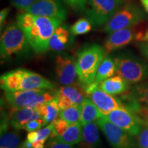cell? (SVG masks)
<instances>
[{
  "label": "cell",
  "mask_w": 148,
  "mask_h": 148,
  "mask_svg": "<svg viewBox=\"0 0 148 148\" xmlns=\"http://www.w3.org/2000/svg\"><path fill=\"white\" fill-rule=\"evenodd\" d=\"M62 21L24 12L18 14L16 23L22 29L35 53H45L49 49V40Z\"/></svg>",
  "instance_id": "1"
},
{
  "label": "cell",
  "mask_w": 148,
  "mask_h": 148,
  "mask_svg": "<svg viewBox=\"0 0 148 148\" xmlns=\"http://www.w3.org/2000/svg\"><path fill=\"white\" fill-rule=\"evenodd\" d=\"M105 56L104 48L97 44L86 46L77 53V79L84 89L94 82L98 67Z\"/></svg>",
  "instance_id": "2"
},
{
  "label": "cell",
  "mask_w": 148,
  "mask_h": 148,
  "mask_svg": "<svg viewBox=\"0 0 148 148\" xmlns=\"http://www.w3.org/2000/svg\"><path fill=\"white\" fill-rule=\"evenodd\" d=\"M30 45L17 23H12L4 29L1 36L0 53L1 61L29 55Z\"/></svg>",
  "instance_id": "3"
},
{
  "label": "cell",
  "mask_w": 148,
  "mask_h": 148,
  "mask_svg": "<svg viewBox=\"0 0 148 148\" xmlns=\"http://www.w3.org/2000/svg\"><path fill=\"white\" fill-rule=\"evenodd\" d=\"M116 72L130 84H136L148 77V65L143 61L130 55L121 54L115 57Z\"/></svg>",
  "instance_id": "4"
},
{
  "label": "cell",
  "mask_w": 148,
  "mask_h": 148,
  "mask_svg": "<svg viewBox=\"0 0 148 148\" xmlns=\"http://www.w3.org/2000/svg\"><path fill=\"white\" fill-rule=\"evenodd\" d=\"M121 0H88L86 18L94 27L106 25L118 11Z\"/></svg>",
  "instance_id": "5"
},
{
  "label": "cell",
  "mask_w": 148,
  "mask_h": 148,
  "mask_svg": "<svg viewBox=\"0 0 148 148\" xmlns=\"http://www.w3.org/2000/svg\"><path fill=\"white\" fill-rule=\"evenodd\" d=\"M97 123L112 148H139L130 134L111 123L103 115L97 120Z\"/></svg>",
  "instance_id": "6"
},
{
  "label": "cell",
  "mask_w": 148,
  "mask_h": 148,
  "mask_svg": "<svg viewBox=\"0 0 148 148\" xmlns=\"http://www.w3.org/2000/svg\"><path fill=\"white\" fill-rule=\"evenodd\" d=\"M103 116L109 121L123 130L132 136H136L142 125L146 124L145 120L124 107L115 109Z\"/></svg>",
  "instance_id": "7"
},
{
  "label": "cell",
  "mask_w": 148,
  "mask_h": 148,
  "mask_svg": "<svg viewBox=\"0 0 148 148\" xmlns=\"http://www.w3.org/2000/svg\"><path fill=\"white\" fill-rule=\"evenodd\" d=\"M143 18L141 12L134 5H127L114 14L111 19L105 25L103 31L108 34L134 26Z\"/></svg>",
  "instance_id": "8"
},
{
  "label": "cell",
  "mask_w": 148,
  "mask_h": 148,
  "mask_svg": "<svg viewBox=\"0 0 148 148\" xmlns=\"http://www.w3.org/2000/svg\"><path fill=\"white\" fill-rule=\"evenodd\" d=\"M85 90L86 95L95 103L103 115H106L115 109L123 107L120 99L104 92L99 87V85L94 82L88 86Z\"/></svg>",
  "instance_id": "9"
},
{
  "label": "cell",
  "mask_w": 148,
  "mask_h": 148,
  "mask_svg": "<svg viewBox=\"0 0 148 148\" xmlns=\"http://www.w3.org/2000/svg\"><path fill=\"white\" fill-rule=\"evenodd\" d=\"M134 26L120 29L110 34L106 40L103 47L106 56L111 51L125 47L130 43L133 40H142L145 33L141 31H137Z\"/></svg>",
  "instance_id": "10"
},
{
  "label": "cell",
  "mask_w": 148,
  "mask_h": 148,
  "mask_svg": "<svg viewBox=\"0 0 148 148\" xmlns=\"http://www.w3.org/2000/svg\"><path fill=\"white\" fill-rule=\"evenodd\" d=\"M55 71L59 83L62 86L71 85L77 76L76 61L66 53H61L56 58Z\"/></svg>",
  "instance_id": "11"
},
{
  "label": "cell",
  "mask_w": 148,
  "mask_h": 148,
  "mask_svg": "<svg viewBox=\"0 0 148 148\" xmlns=\"http://www.w3.org/2000/svg\"><path fill=\"white\" fill-rule=\"evenodd\" d=\"M24 11L37 16L58 18L61 21L66 18V10L61 0H38Z\"/></svg>",
  "instance_id": "12"
},
{
  "label": "cell",
  "mask_w": 148,
  "mask_h": 148,
  "mask_svg": "<svg viewBox=\"0 0 148 148\" xmlns=\"http://www.w3.org/2000/svg\"><path fill=\"white\" fill-rule=\"evenodd\" d=\"M42 90H19L5 92V99L12 110L29 107Z\"/></svg>",
  "instance_id": "13"
},
{
  "label": "cell",
  "mask_w": 148,
  "mask_h": 148,
  "mask_svg": "<svg viewBox=\"0 0 148 148\" xmlns=\"http://www.w3.org/2000/svg\"><path fill=\"white\" fill-rule=\"evenodd\" d=\"M41 118L39 112L34 108H22L14 109L10 112L8 116L9 123L12 128L16 130L24 129V127L29 121Z\"/></svg>",
  "instance_id": "14"
},
{
  "label": "cell",
  "mask_w": 148,
  "mask_h": 148,
  "mask_svg": "<svg viewBox=\"0 0 148 148\" xmlns=\"http://www.w3.org/2000/svg\"><path fill=\"white\" fill-rule=\"evenodd\" d=\"M73 36L66 25H59L49 40V49L56 51L69 49L74 43Z\"/></svg>",
  "instance_id": "15"
},
{
  "label": "cell",
  "mask_w": 148,
  "mask_h": 148,
  "mask_svg": "<svg viewBox=\"0 0 148 148\" xmlns=\"http://www.w3.org/2000/svg\"><path fill=\"white\" fill-rule=\"evenodd\" d=\"M55 85L51 81L39 74L26 70L19 90H51Z\"/></svg>",
  "instance_id": "16"
},
{
  "label": "cell",
  "mask_w": 148,
  "mask_h": 148,
  "mask_svg": "<svg viewBox=\"0 0 148 148\" xmlns=\"http://www.w3.org/2000/svg\"><path fill=\"white\" fill-rule=\"evenodd\" d=\"M26 70L25 69H18L1 75L0 79V86L1 89L5 92L19 90Z\"/></svg>",
  "instance_id": "17"
},
{
  "label": "cell",
  "mask_w": 148,
  "mask_h": 148,
  "mask_svg": "<svg viewBox=\"0 0 148 148\" xmlns=\"http://www.w3.org/2000/svg\"><path fill=\"white\" fill-rule=\"evenodd\" d=\"M99 125L97 121H92L84 125L83 127V138L78 143L79 148H97L101 145Z\"/></svg>",
  "instance_id": "18"
},
{
  "label": "cell",
  "mask_w": 148,
  "mask_h": 148,
  "mask_svg": "<svg viewBox=\"0 0 148 148\" xmlns=\"http://www.w3.org/2000/svg\"><path fill=\"white\" fill-rule=\"evenodd\" d=\"M99 87L110 95H116L128 91L130 83L119 75H116L103 80L99 84Z\"/></svg>",
  "instance_id": "19"
},
{
  "label": "cell",
  "mask_w": 148,
  "mask_h": 148,
  "mask_svg": "<svg viewBox=\"0 0 148 148\" xmlns=\"http://www.w3.org/2000/svg\"><path fill=\"white\" fill-rule=\"evenodd\" d=\"M103 114L91 99L86 97L81 103L80 123L83 126L90 122L97 121Z\"/></svg>",
  "instance_id": "20"
},
{
  "label": "cell",
  "mask_w": 148,
  "mask_h": 148,
  "mask_svg": "<svg viewBox=\"0 0 148 148\" xmlns=\"http://www.w3.org/2000/svg\"><path fill=\"white\" fill-rule=\"evenodd\" d=\"M57 91L69 98L73 105L81 104L87 96L84 88L79 83L62 86Z\"/></svg>",
  "instance_id": "21"
},
{
  "label": "cell",
  "mask_w": 148,
  "mask_h": 148,
  "mask_svg": "<svg viewBox=\"0 0 148 148\" xmlns=\"http://www.w3.org/2000/svg\"><path fill=\"white\" fill-rule=\"evenodd\" d=\"M80 123L69 124L68 128L62 135L57 136L53 139L73 145L82 141L83 138V128Z\"/></svg>",
  "instance_id": "22"
},
{
  "label": "cell",
  "mask_w": 148,
  "mask_h": 148,
  "mask_svg": "<svg viewBox=\"0 0 148 148\" xmlns=\"http://www.w3.org/2000/svg\"><path fill=\"white\" fill-rule=\"evenodd\" d=\"M116 72L114 59L110 56H106L98 67L94 83L99 85L105 79L112 77Z\"/></svg>",
  "instance_id": "23"
},
{
  "label": "cell",
  "mask_w": 148,
  "mask_h": 148,
  "mask_svg": "<svg viewBox=\"0 0 148 148\" xmlns=\"http://www.w3.org/2000/svg\"><path fill=\"white\" fill-rule=\"evenodd\" d=\"M34 109L39 112L40 116L45 122V125L54 121L59 114V111H60L56 97L52 100L37 106Z\"/></svg>",
  "instance_id": "24"
},
{
  "label": "cell",
  "mask_w": 148,
  "mask_h": 148,
  "mask_svg": "<svg viewBox=\"0 0 148 148\" xmlns=\"http://www.w3.org/2000/svg\"><path fill=\"white\" fill-rule=\"evenodd\" d=\"M124 93L125 97L136 101L140 105L148 108V82L136 85L130 91Z\"/></svg>",
  "instance_id": "25"
},
{
  "label": "cell",
  "mask_w": 148,
  "mask_h": 148,
  "mask_svg": "<svg viewBox=\"0 0 148 148\" xmlns=\"http://www.w3.org/2000/svg\"><path fill=\"white\" fill-rule=\"evenodd\" d=\"M80 116L81 104L73 105L59 112V117L64 119L69 124L80 123Z\"/></svg>",
  "instance_id": "26"
},
{
  "label": "cell",
  "mask_w": 148,
  "mask_h": 148,
  "mask_svg": "<svg viewBox=\"0 0 148 148\" xmlns=\"http://www.w3.org/2000/svg\"><path fill=\"white\" fill-rule=\"evenodd\" d=\"M20 136L16 132H8V130L1 133L0 148H20Z\"/></svg>",
  "instance_id": "27"
},
{
  "label": "cell",
  "mask_w": 148,
  "mask_h": 148,
  "mask_svg": "<svg viewBox=\"0 0 148 148\" xmlns=\"http://www.w3.org/2000/svg\"><path fill=\"white\" fill-rule=\"evenodd\" d=\"M92 23L87 18H79L70 27V31L74 36L85 34L92 29Z\"/></svg>",
  "instance_id": "28"
},
{
  "label": "cell",
  "mask_w": 148,
  "mask_h": 148,
  "mask_svg": "<svg viewBox=\"0 0 148 148\" xmlns=\"http://www.w3.org/2000/svg\"><path fill=\"white\" fill-rule=\"evenodd\" d=\"M136 143L139 148H148V124L142 125L136 135Z\"/></svg>",
  "instance_id": "29"
},
{
  "label": "cell",
  "mask_w": 148,
  "mask_h": 148,
  "mask_svg": "<svg viewBox=\"0 0 148 148\" xmlns=\"http://www.w3.org/2000/svg\"><path fill=\"white\" fill-rule=\"evenodd\" d=\"M53 123V130L57 136L62 135L63 133L68 128L69 124L64 119L61 118H58L56 119L54 121L52 122Z\"/></svg>",
  "instance_id": "30"
},
{
  "label": "cell",
  "mask_w": 148,
  "mask_h": 148,
  "mask_svg": "<svg viewBox=\"0 0 148 148\" xmlns=\"http://www.w3.org/2000/svg\"><path fill=\"white\" fill-rule=\"evenodd\" d=\"M44 125H45V124L43 119L42 118H38V119H34L32 121H29L28 123L25 125L23 130H25L27 132H34V131L39 130Z\"/></svg>",
  "instance_id": "31"
},
{
  "label": "cell",
  "mask_w": 148,
  "mask_h": 148,
  "mask_svg": "<svg viewBox=\"0 0 148 148\" xmlns=\"http://www.w3.org/2000/svg\"><path fill=\"white\" fill-rule=\"evenodd\" d=\"M54 94L55 97L56 99L57 102H58V106L59 108H60V110L69 108V107L73 105V103L69 100V98L66 97V96L62 95V94L59 93L57 90L54 91Z\"/></svg>",
  "instance_id": "32"
},
{
  "label": "cell",
  "mask_w": 148,
  "mask_h": 148,
  "mask_svg": "<svg viewBox=\"0 0 148 148\" xmlns=\"http://www.w3.org/2000/svg\"><path fill=\"white\" fill-rule=\"evenodd\" d=\"M53 130V123L51 122V123L48 124L47 126L40 129L39 130L37 131L38 132V140H47L48 138H49V136L51 134Z\"/></svg>",
  "instance_id": "33"
},
{
  "label": "cell",
  "mask_w": 148,
  "mask_h": 148,
  "mask_svg": "<svg viewBox=\"0 0 148 148\" xmlns=\"http://www.w3.org/2000/svg\"><path fill=\"white\" fill-rule=\"evenodd\" d=\"M37 1L38 0H11V2L14 7L24 10Z\"/></svg>",
  "instance_id": "34"
},
{
  "label": "cell",
  "mask_w": 148,
  "mask_h": 148,
  "mask_svg": "<svg viewBox=\"0 0 148 148\" xmlns=\"http://www.w3.org/2000/svg\"><path fill=\"white\" fill-rule=\"evenodd\" d=\"M87 1L88 0H67L66 2L73 10L81 11L85 8Z\"/></svg>",
  "instance_id": "35"
},
{
  "label": "cell",
  "mask_w": 148,
  "mask_h": 148,
  "mask_svg": "<svg viewBox=\"0 0 148 148\" xmlns=\"http://www.w3.org/2000/svg\"><path fill=\"white\" fill-rule=\"evenodd\" d=\"M45 148H75L71 145L66 144L63 142L59 141L58 140L51 139L49 140Z\"/></svg>",
  "instance_id": "36"
},
{
  "label": "cell",
  "mask_w": 148,
  "mask_h": 148,
  "mask_svg": "<svg viewBox=\"0 0 148 148\" xmlns=\"http://www.w3.org/2000/svg\"><path fill=\"white\" fill-rule=\"evenodd\" d=\"M10 10V8H5L3 10H1V12H0V23H1V27L2 26V24L4 22L5 18L8 16Z\"/></svg>",
  "instance_id": "37"
},
{
  "label": "cell",
  "mask_w": 148,
  "mask_h": 148,
  "mask_svg": "<svg viewBox=\"0 0 148 148\" xmlns=\"http://www.w3.org/2000/svg\"><path fill=\"white\" fill-rule=\"evenodd\" d=\"M27 139L31 143H34V142L38 140V132H37V131L28 132L27 135Z\"/></svg>",
  "instance_id": "38"
},
{
  "label": "cell",
  "mask_w": 148,
  "mask_h": 148,
  "mask_svg": "<svg viewBox=\"0 0 148 148\" xmlns=\"http://www.w3.org/2000/svg\"><path fill=\"white\" fill-rule=\"evenodd\" d=\"M139 45H140V50H141L142 53L145 55V56L148 60V42H145V43H142Z\"/></svg>",
  "instance_id": "39"
},
{
  "label": "cell",
  "mask_w": 148,
  "mask_h": 148,
  "mask_svg": "<svg viewBox=\"0 0 148 148\" xmlns=\"http://www.w3.org/2000/svg\"><path fill=\"white\" fill-rule=\"evenodd\" d=\"M45 140H38L32 143L33 148H45Z\"/></svg>",
  "instance_id": "40"
},
{
  "label": "cell",
  "mask_w": 148,
  "mask_h": 148,
  "mask_svg": "<svg viewBox=\"0 0 148 148\" xmlns=\"http://www.w3.org/2000/svg\"><path fill=\"white\" fill-rule=\"evenodd\" d=\"M20 148H33L32 143L29 142L27 139L25 140L22 142L21 145H20Z\"/></svg>",
  "instance_id": "41"
},
{
  "label": "cell",
  "mask_w": 148,
  "mask_h": 148,
  "mask_svg": "<svg viewBox=\"0 0 148 148\" xmlns=\"http://www.w3.org/2000/svg\"><path fill=\"white\" fill-rule=\"evenodd\" d=\"M140 1H141L145 10L148 12V0H140Z\"/></svg>",
  "instance_id": "42"
},
{
  "label": "cell",
  "mask_w": 148,
  "mask_h": 148,
  "mask_svg": "<svg viewBox=\"0 0 148 148\" xmlns=\"http://www.w3.org/2000/svg\"><path fill=\"white\" fill-rule=\"evenodd\" d=\"M141 40H143V41H148V29L145 32Z\"/></svg>",
  "instance_id": "43"
},
{
  "label": "cell",
  "mask_w": 148,
  "mask_h": 148,
  "mask_svg": "<svg viewBox=\"0 0 148 148\" xmlns=\"http://www.w3.org/2000/svg\"><path fill=\"white\" fill-rule=\"evenodd\" d=\"M145 122H146V123H147V124H148V114H147V116H145Z\"/></svg>",
  "instance_id": "44"
},
{
  "label": "cell",
  "mask_w": 148,
  "mask_h": 148,
  "mask_svg": "<svg viewBox=\"0 0 148 148\" xmlns=\"http://www.w3.org/2000/svg\"><path fill=\"white\" fill-rule=\"evenodd\" d=\"M64 1H67V0H64Z\"/></svg>",
  "instance_id": "45"
}]
</instances>
